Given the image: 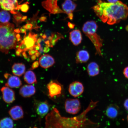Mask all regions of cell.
Listing matches in <instances>:
<instances>
[{
  "label": "cell",
  "instance_id": "cb8c5ba5",
  "mask_svg": "<svg viewBox=\"0 0 128 128\" xmlns=\"http://www.w3.org/2000/svg\"><path fill=\"white\" fill-rule=\"evenodd\" d=\"M14 127L13 121L10 118H4L0 121V128H13Z\"/></svg>",
  "mask_w": 128,
  "mask_h": 128
},
{
  "label": "cell",
  "instance_id": "484cf974",
  "mask_svg": "<svg viewBox=\"0 0 128 128\" xmlns=\"http://www.w3.org/2000/svg\"><path fill=\"white\" fill-rule=\"evenodd\" d=\"M51 36L52 37V39L50 41L51 47H52L53 46L55 45L57 42L61 38H64L62 34L58 33H52Z\"/></svg>",
  "mask_w": 128,
  "mask_h": 128
},
{
  "label": "cell",
  "instance_id": "d6986e66",
  "mask_svg": "<svg viewBox=\"0 0 128 128\" xmlns=\"http://www.w3.org/2000/svg\"><path fill=\"white\" fill-rule=\"evenodd\" d=\"M89 58V54L87 51L80 50L76 53V64L86 63L88 60Z\"/></svg>",
  "mask_w": 128,
  "mask_h": 128
},
{
  "label": "cell",
  "instance_id": "9a60e30c",
  "mask_svg": "<svg viewBox=\"0 0 128 128\" xmlns=\"http://www.w3.org/2000/svg\"><path fill=\"white\" fill-rule=\"evenodd\" d=\"M36 90L34 86L32 85H24L20 89V94L24 98H29L34 95Z\"/></svg>",
  "mask_w": 128,
  "mask_h": 128
},
{
  "label": "cell",
  "instance_id": "7bdbcfd3",
  "mask_svg": "<svg viewBox=\"0 0 128 128\" xmlns=\"http://www.w3.org/2000/svg\"><path fill=\"white\" fill-rule=\"evenodd\" d=\"M14 31L17 33H19L20 32V31L19 29H16L14 30Z\"/></svg>",
  "mask_w": 128,
  "mask_h": 128
},
{
  "label": "cell",
  "instance_id": "f546056e",
  "mask_svg": "<svg viewBox=\"0 0 128 128\" xmlns=\"http://www.w3.org/2000/svg\"><path fill=\"white\" fill-rule=\"evenodd\" d=\"M38 52V51L36 50L34 48L31 49L29 51V54L30 56H32L34 55L36 52Z\"/></svg>",
  "mask_w": 128,
  "mask_h": 128
},
{
  "label": "cell",
  "instance_id": "3957f363",
  "mask_svg": "<svg viewBox=\"0 0 128 128\" xmlns=\"http://www.w3.org/2000/svg\"><path fill=\"white\" fill-rule=\"evenodd\" d=\"M14 30L12 24L0 23V52L8 54L10 50L16 47L17 34Z\"/></svg>",
  "mask_w": 128,
  "mask_h": 128
},
{
  "label": "cell",
  "instance_id": "603a6c76",
  "mask_svg": "<svg viewBox=\"0 0 128 128\" xmlns=\"http://www.w3.org/2000/svg\"><path fill=\"white\" fill-rule=\"evenodd\" d=\"M24 79L25 82L28 84H33L37 83L36 75L34 72L31 70L25 73L24 76Z\"/></svg>",
  "mask_w": 128,
  "mask_h": 128
},
{
  "label": "cell",
  "instance_id": "d4e9b609",
  "mask_svg": "<svg viewBox=\"0 0 128 128\" xmlns=\"http://www.w3.org/2000/svg\"><path fill=\"white\" fill-rule=\"evenodd\" d=\"M10 19V14L7 11L3 10L0 12V22L2 23H8Z\"/></svg>",
  "mask_w": 128,
  "mask_h": 128
},
{
  "label": "cell",
  "instance_id": "6da1fadb",
  "mask_svg": "<svg viewBox=\"0 0 128 128\" xmlns=\"http://www.w3.org/2000/svg\"><path fill=\"white\" fill-rule=\"evenodd\" d=\"M98 103L91 100L86 110L78 116L72 118L62 116L58 110L54 108L46 116L45 128H97L100 124L88 119L87 114Z\"/></svg>",
  "mask_w": 128,
  "mask_h": 128
},
{
  "label": "cell",
  "instance_id": "44dd1931",
  "mask_svg": "<svg viewBox=\"0 0 128 128\" xmlns=\"http://www.w3.org/2000/svg\"><path fill=\"white\" fill-rule=\"evenodd\" d=\"M87 71L90 76H97L100 72V68L98 64L95 62H91L88 66Z\"/></svg>",
  "mask_w": 128,
  "mask_h": 128
},
{
  "label": "cell",
  "instance_id": "7a4b0ae2",
  "mask_svg": "<svg viewBox=\"0 0 128 128\" xmlns=\"http://www.w3.org/2000/svg\"><path fill=\"white\" fill-rule=\"evenodd\" d=\"M97 0V4L92 8L96 15L104 23L112 25L127 18L128 6L121 1L111 3L102 0Z\"/></svg>",
  "mask_w": 128,
  "mask_h": 128
},
{
  "label": "cell",
  "instance_id": "2e32d148",
  "mask_svg": "<svg viewBox=\"0 0 128 128\" xmlns=\"http://www.w3.org/2000/svg\"><path fill=\"white\" fill-rule=\"evenodd\" d=\"M120 112V108L118 105L111 104L107 107L106 114L110 119H114L119 116Z\"/></svg>",
  "mask_w": 128,
  "mask_h": 128
},
{
  "label": "cell",
  "instance_id": "8fae6325",
  "mask_svg": "<svg viewBox=\"0 0 128 128\" xmlns=\"http://www.w3.org/2000/svg\"><path fill=\"white\" fill-rule=\"evenodd\" d=\"M1 91L2 95L3 100L6 103L11 104L15 100V92L8 87H4L1 88Z\"/></svg>",
  "mask_w": 128,
  "mask_h": 128
},
{
  "label": "cell",
  "instance_id": "52a82bcc",
  "mask_svg": "<svg viewBox=\"0 0 128 128\" xmlns=\"http://www.w3.org/2000/svg\"><path fill=\"white\" fill-rule=\"evenodd\" d=\"M57 1L58 0H46L42 2V5L43 7L49 12L50 15L65 13L58 5Z\"/></svg>",
  "mask_w": 128,
  "mask_h": 128
},
{
  "label": "cell",
  "instance_id": "c3c4849f",
  "mask_svg": "<svg viewBox=\"0 0 128 128\" xmlns=\"http://www.w3.org/2000/svg\"><path fill=\"white\" fill-rule=\"evenodd\" d=\"M126 31L128 32V25L126 26Z\"/></svg>",
  "mask_w": 128,
  "mask_h": 128
},
{
  "label": "cell",
  "instance_id": "d6a6232c",
  "mask_svg": "<svg viewBox=\"0 0 128 128\" xmlns=\"http://www.w3.org/2000/svg\"><path fill=\"white\" fill-rule=\"evenodd\" d=\"M39 20L41 22H46L47 21V18L45 16H43L40 18Z\"/></svg>",
  "mask_w": 128,
  "mask_h": 128
},
{
  "label": "cell",
  "instance_id": "681fc988",
  "mask_svg": "<svg viewBox=\"0 0 128 128\" xmlns=\"http://www.w3.org/2000/svg\"><path fill=\"white\" fill-rule=\"evenodd\" d=\"M127 120H128V115L127 116Z\"/></svg>",
  "mask_w": 128,
  "mask_h": 128
},
{
  "label": "cell",
  "instance_id": "30bf717a",
  "mask_svg": "<svg viewBox=\"0 0 128 128\" xmlns=\"http://www.w3.org/2000/svg\"><path fill=\"white\" fill-rule=\"evenodd\" d=\"M35 108L36 112L41 117H44L48 112L50 107L47 101H36L35 102Z\"/></svg>",
  "mask_w": 128,
  "mask_h": 128
},
{
  "label": "cell",
  "instance_id": "f6af8a7d",
  "mask_svg": "<svg viewBox=\"0 0 128 128\" xmlns=\"http://www.w3.org/2000/svg\"><path fill=\"white\" fill-rule=\"evenodd\" d=\"M35 55H36V57H39L40 55L41 54L40 52H38L36 53Z\"/></svg>",
  "mask_w": 128,
  "mask_h": 128
},
{
  "label": "cell",
  "instance_id": "60d3db41",
  "mask_svg": "<svg viewBox=\"0 0 128 128\" xmlns=\"http://www.w3.org/2000/svg\"><path fill=\"white\" fill-rule=\"evenodd\" d=\"M10 76L11 75L10 74H9L8 73H6L4 75V77L6 79H8V78L9 76Z\"/></svg>",
  "mask_w": 128,
  "mask_h": 128
},
{
  "label": "cell",
  "instance_id": "836d02e7",
  "mask_svg": "<svg viewBox=\"0 0 128 128\" xmlns=\"http://www.w3.org/2000/svg\"><path fill=\"white\" fill-rule=\"evenodd\" d=\"M68 28L70 29H73L74 28L75 26H76V25L71 23V22H68Z\"/></svg>",
  "mask_w": 128,
  "mask_h": 128
},
{
  "label": "cell",
  "instance_id": "7402d4cb",
  "mask_svg": "<svg viewBox=\"0 0 128 128\" xmlns=\"http://www.w3.org/2000/svg\"><path fill=\"white\" fill-rule=\"evenodd\" d=\"M25 65L21 63H15L12 67L13 74L16 76H20L25 73Z\"/></svg>",
  "mask_w": 128,
  "mask_h": 128
},
{
  "label": "cell",
  "instance_id": "1f68e13d",
  "mask_svg": "<svg viewBox=\"0 0 128 128\" xmlns=\"http://www.w3.org/2000/svg\"><path fill=\"white\" fill-rule=\"evenodd\" d=\"M124 106L126 110L128 111V98L126 99L125 100L124 104Z\"/></svg>",
  "mask_w": 128,
  "mask_h": 128
},
{
  "label": "cell",
  "instance_id": "ab89813d",
  "mask_svg": "<svg viewBox=\"0 0 128 128\" xmlns=\"http://www.w3.org/2000/svg\"><path fill=\"white\" fill-rule=\"evenodd\" d=\"M36 56L35 54L32 55L31 57V59L32 60H36Z\"/></svg>",
  "mask_w": 128,
  "mask_h": 128
},
{
  "label": "cell",
  "instance_id": "8d00e7d4",
  "mask_svg": "<svg viewBox=\"0 0 128 128\" xmlns=\"http://www.w3.org/2000/svg\"><path fill=\"white\" fill-rule=\"evenodd\" d=\"M21 16H15V18L17 21H20V20L21 18Z\"/></svg>",
  "mask_w": 128,
  "mask_h": 128
},
{
  "label": "cell",
  "instance_id": "4316f807",
  "mask_svg": "<svg viewBox=\"0 0 128 128\" xmlns=\"http://www.w3.org/2000/svg\"><path fill=\"white\" fill-rule=\"evenodd\" d=\"M20 9L23 12H26L29 9V6L28 4H24L22 5L19 6Z\"/></svg>",
  "mask_w": 128,
  "mask_h": 128
},
{
  "label": "cell",
  "instance_id": "f1b7e54d",
  "mask_svg": "<svg viewBox=\"0 0 128 128\" xmlns=\"http://www.w3.org/2000/svg\"><path fill=\"white\" fill-rule=\"evenodd\" d=\"M123 73L125 78L128 79V66L124 68Z\"/></svg>",
  "mask_w": 128,
  "mask_h": 128
},
{
  "label": "cell",
  "instance_id": "ffe728a7",
  "mask_svg": "<svg viewBox=\"0 0 128 128\" xmlns=\"http://www.w3.org/2000/svg\"><path fill=\"white\" fill-rule=\"evenodd\" d=\"M22 84L21 80L18 77L11 76L5 85L6 86L8 87L18 88L20 87Z\"/></svg>",
  "mask_w": 128,
  "mask_h": 128
},
{
  "label": "cell",
  "instance_id": "e575fe53",
  "mask_svg": "<svg viewBox=\"0 0 128 128\" xmlns=\"http://www.w3.org/2000/svg\"><path fill=\"white\" fill-rule=\"evenodd\" d=\"M49 47L48 46H46V47L44 48V50H43V52L44 53H47L49 52L50 50Z\"/></svg>",
  "mask_w": 128,
  "mask_h": 128
},
{
  "label": "cell",
  "instance_id": "e0dca14e",
  "mask_svg": "<svg viewBox=\"0 0 128 128\" xmlns=\"http://www.w3.org/2000/svg\"><path fill=\"white\" fill-rule=\"evenodd\" d=\"M70 39L72 44L77 46L81 44L82 40V35L79 30H76L70 32Z\"/></svg>",
  "mask_w": 128,
  "mask_h": 128
},
{
  "label": "cell",
  "instance_id": "bcb514c9",
  "mask_svg": "<svg viewBox=\"0 0 128 128\" xmlns=\"http://www.w3.org/2000/svg\"><path fill=\"white\" fill-rule=\"evenodd\" d=\"M20 52L18 50H17L16 52V55L18 56H20Z\"/></svg>",
  "mask_w": 128,
  "mask_h": 128
},
{
  "label": "cell",
  "instance_id": "d590c367",
  "mask_svg": "<svg viewBox=\"0 0 128 128\" xmlns=\"http://www.w3.org/2000/svg\"><path fill=\"white\" fill-rule=\"evenodd\" d=\"M68 15V18H69L70 20H73L74 15L72 13L69 14Z\"/></svg>",
  "mask_w": 128,
  "mask_h": 128
},
{
  "label": "cell",
  "instance_id": "f35d334b",
  "mask_svg": "<svg viewBox=\"0 0 128 128\" xmlns=\"http://www.w3.org/2000/svg\"><path fill=\"white\" fill-rule=\"evenodd\" d=\"M20 31L22 33L26 34V30L24 27V28H21Z\"/></svg>",
  "mask_w": 128,
  "mask_h": 128
},
{
  "label": "cell",
  "instance_id": "7dc6e473",
  "mask_svg": "<svg viewBox=\"0 0 128 128\" xmlns=\"http://www.w3.org/2000/svg\"><path fill=\"white\" fill-rule=\"evenodd\" d=\"M23 56L24 57L26 58H27V56L26 53L25 52H24L23 53Z\"/></svg>",
  "mask_w": 128,
  "mask_h": 128
},
{
  "label": "cell",
  "instance_id": "277c9868",
  "mask_svg": "<svg viewBox=\"0 0 128 128\" xmlns=\"http://www.w3.org/2000/svg\"><path fill=\"white\" fill-rule=\"evenodd\" d=\"M98 26L94 21H88L83 25L82 31L95 46L96 54L102 56L101 49L103 46V40L97 33Z\"/></svg>",
  "mask_w": 128,
  "mask_h": 128
},
{
  "label": "cell",
  "instance_id": "8992f818",
  "mask_svg": "<svg viewBox=\"0 0 128 128\" xmlns=\"http://www.w3.org/2000/svg\"><path fill=\"white\" fill-rule=\"evenodd\" d=\"M64 106L67 112L72 114H77L81 108L80 102L78 98L67 99L65 100Z\"/></svg>",
  "mask_w": 128,
  "mask_h": 128
},
{
  "label": "cell",
  "instance_id": "7c38bea8",
  "mask_svg": "<svg viewBox=\"0 0 128 128\" xmlns=\"http://www.w3.org/2000/svg\"><path fill=\"white\" fill-rule=\"evenodd\" d=\"M38 34L30 32L28 36L24 38L23 41L22 42L26 48L27 51L29 50L34 48L35 46L38 45L36 44L37 38Z\"/></svg>",
  "mask_w": 128,
  "mask_h": 128
},
{
  "label": "cell",
  "instance_id": "b9f144b4",
  "mask_svg": "<svg viewBox=\"0 0 128 128\" xmlns=\"http://www.w3.org/2000/svg\"><path fill=\"white\" fill-rule=\"evenodd\" d=\"M42 38H38L37 40V42L38 44H40V43L42 41Z\"/></svg>",
  "mask_w": 128,
  "mask_h": 128
},
{
  "label": "cell",
  "instance_id": "ee69618b",
  "mask_svg": "<svg viewBox=\"0 0 128 128\" xmlns=\"http://www.w3.org/2000/svg\"><path fill=\"white\" fill-rule=\"evenodd\" d=\"M41 36H42V38L43 39L46 40V39H47V36L46 34H44Z\"/></svg>",
  "mask_w": 128,
  "mask_h": 128
},
{
  "label": "cell",
  "instance_id": "5b68a950",
  "mask_svg": "<svg viewBox=\"0 0 128 128\" xmlns=\"http://www.w3.org/2000/svg\"><path fill=\"white\" fill-rule=\"evenodd\" d=\"M48 95L51 98L59 97L62 95L64 88L57 80H52L47 84Z\"/></svg>",
  "mask_w": 128,
  "mask_h": 128
},
{
  "label": "cell",
  "instance_id": "9c48e42d",
  "mask_svg": "<svg viewBox=\"0 0 128 128\" xmlns=\"http://www.w3.org/2000/svg\"><path fill=\"white\" fill-rule=\"evenodd\" d=\"M84 91V86L82 83L79 82H73L69 86V92L70 95L75 98L80 96Z\"/></svg>",
  "mask_w": 128,
  "mask_h": 128
},
{
  "label": "cell",
  "instance_id": "74e56055",
  "mask_svg": "<svg viewBox=\"0 0 128 128\" xmlns=\"http://www.w3.org/2000/svg\"><path fill=\"white\" fill-rule=\"evenodd\" d=\"M108 2L111 3H114L117 2L118 0H107Z\"/></svg>",
  "mask_w": 128,
  "mask_h": 128
},
{
  "label": "cell",
  "instance_id": "4fadbf2b",
  "mask_svg": "<svg viewBox=\"0 0 128 128\" xmlns=\"http://www.w3.org/2000/svg\"><path fill=\"white\" fill-rule=\"evenodd\" d=\"M54 58L48 54H45L40 58L39 63L40 66L44 68H47L52 67L55 64Z\"/></svg>",
  "mask_w": 128,
  "mask_h": 128
},
{
  "label": "cell",
  "instance_id": "5bb4252c",
  "mask_svg": "<svg viewBox=\"0 0 128 128\" xmlns=\"http://www.w3.org/2000/svg\"><path fill=\"white\" fill-rule=\"evenodd\" d=\"M10 116L13 120H17L23 118L24 112L22 107L20 106L12 107L8 112Z\"/></svg>",
  "mask_w": 128,
  "mask_h": 128
},
{
  "label": "cell",
  "instance_id": "ac0fdd59",
  "mask_svg": "<svg viewBox=\"0 0 128 128\" xmlns=\"http://www.w3.org/2000/svg\"><path fill=\"white\" fill-rule=\"evenodd\" d=\"M76 4L70 0H66L62 5V10L67 15L72 13L76 9Z\"/></svg>",
  "mask_w": 128,
  "mask_h": 128
},
{
  "label": "cell",
  "instance_id": "83f0119b",
  "mask_svg": "<svg viewBox=\"0 0 128 128\" xmlns=\"http://www.w3.org/2000/svg\"><path fill=\"white\" fill-rule=\"evenodd\" d=\"M39 62H38V61H36L35 62H34L32 65L31 70H34V69L38 68V67H39Z\"/></svg>",
  "mask_w": 128,
  "mask_h": 128
},
{
  "label": "cell",
  "instance_id": "4dcf8cb0",
  "mask_svg": "<svg viewBox=\"0 0 128 128\" xmlns=\"http://www.w3.org/2000/svg\"><path fill=\"white\" fill-rule=\"evenodd\" d=\"M33 25L31 24H27L24 27L27 30H31L33 28Z\"/></svg>",
  "mask_w": 128,
  "mask_h": 128
},
{
  "label": "cell",
  "instance_id": "ba28073f",
  "mask_svg": "<svg viewBox=\"0 0 128 128\" xmlns=\"http://www.w3.org/2000/svg\"><path fill=\"white\" fill-rule=\"evenodd\" d=\"M0 5L3 9L14 14H17L16 10L20 9L17 0H0Z\"/></svg>",
  "mask_w": 128,
  "mask_h": 128
}]
</instances>
